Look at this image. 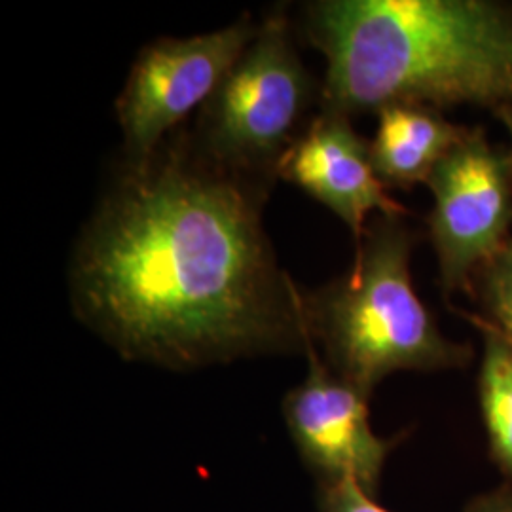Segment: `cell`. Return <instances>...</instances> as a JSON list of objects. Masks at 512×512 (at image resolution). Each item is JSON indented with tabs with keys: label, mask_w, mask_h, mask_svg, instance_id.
<instances>
[{
	"label": "cell",
	"mask_w": 512,
	"mask_h": 512,
	"mask_svg": "<svg viewBox=\"0 0 512 512\" xmlns=\"http://www.w3.org/2000/svg\"><path fill=\"white\" fill-rule=\"evenodd\" d=\"M266 190L184 133L126 160L76 245L74 313L124 359L177 370L304 348L296 283L262 224Z\"/></svg>",
	"instance_id": "obj_1"
},
{
	"label": "cell",
	"mask_w": 512,
	"mask_h": 512,
	"mask_svg": "<svg viewBox=\"0 0 512 512\" xmlns=\"http://www.w3.org/2000/svg\"><path fill=\"white\" fill-rule=\"evenodd\" d=\"M277 179L302 188L349 226L357 243L365 238L366 219L380 211L399 219L395 202L378 177L370 147L351 128L348 116L325 110L311 118L277 165Z\"/></svg>",
	"instance_id": "obj_8"
},
{
	"label": "cell",
	"mask_w": 512,
	"mask_h": 512,
	"mask_svg": "<svg viewBox=\"0 0 512 512\" xmlns=\"http://www.w3.org/2000/svg\"><path fill=\"white\" fill-rule=\"evenodd\" d=\"M256 33L251 14H243L215 33L148 44L116 101L126 160H147L192 110L203 109Z\"/></svg>",
	"instance_id": "obj_5"
},
{
	"label": "cell",
	"mask_w": 512,
	"mask_h": 512,
	"mask_svg": "<svg viewBox=\"0 0 512 512\" xmlns=\"http://www.w3.org/2000/svg\"><path fill=\"white\" fill-rule=\"evenodd\" d=\"M410 251L412 236L399 219L382 220L357 243L348 277L313 293L296 287L302 330L323 344L325 365L365 397L393 372L467 361L414 291Z\"/></svg>",
	"instance_id": "obj_3"
},
{
	"label": "cell",
	"mask_w": 512,
	"mask_h": 512,
	"mask_svg": "<svg viewBox=\"0 0 512 512\" xmlns=\"http://www.w3.org/2000/svg\"><path fill=\"white\" fill-rule=\"evenodd\" d=\"M317 505L321 512H391L349 478L317 484Z\"/></svg>",
	"instance_id": "obj_11"
},
{
	"label": "cell",
	"mask_w": 512,
	"mask_h": 512,
	"mask_svg": "<svg viewBox=\"0 0 512 512\" xmlns=\"http://www.w3.org/2000/svg\"><path fill=\"white\" fill-rule=\"evenodd\" d=\"M310 368L304 382L283 399V418L296 452L317 484L355 480L376 494L393 440L374 433L368 420V397L340 380L304 332Z\"/></svg>",
	"instance_id": "obj_7"
},
{
	"label": "cell",
	"mask_w": 512,
	"mask_h": 512,
	"mask_svg": "<svg viewBox=\"0 0 512 512\" xmlns=\"http://www.w3.org/2000/svg\"><path fill=\"white\" fill-rule=\"evenodd\" d=\"M465 135L429 107L391 105L378 110V131L370 145L372 164L385 186L427 183L440 160Z\"/></svg>",
	"instance_id": "obj_9"
},
{
	"label": "cell",
	"mask_w": 512,
	"mask_h": 512,
	"mask_svg": "<svg viewBox=\"0 0 512 512\" xmlns=\"http://www.w3.org/2000/svg\"><path fill=\"white\" fill-rule=\"evenodd\" d=\"M317 93L296 54L287 10L277 8L203 105L192 139L211 162L268 188L281 158L306 128Z\"/></svg>",
	"instance_id": "obj_4"
},
{
	"label": "cell",
	"mask_w": 512,
	"mask_h": 512,
	"mask_svg": "<svg viewBox=\"0 0 512 512\" xmlns=\"http://www.w3.org/2000/svg\"><path fill=\"white\" fill-rule=\"evenodd\" d=\"M490 298L501 334L512 346V247H505L492 260Z\"/></svg>",
	"instance_id": "obj_12"
},
{
	"label": "cell",
	"mask_w": 512,
	"mask_h": 512,
	"mask_svg": "<svg viewBox=\"0 0 512 512\" xmlns=\"http://www.w3.org/2000/svg\"><path fill=\"white\" fill-rule=\"evenodd\" d=\"M499 112V116H501V120H503V124H505V128L509 131V135H511V171H512V107H507V109L497 110Z\"/></svg>",
	"instance_id": "obj_14"
},
{
	"label": "cell",
	"mask_w": 512,
	"mask_h": 512,
	"mask_svg": "<svg viewBox=\"0 0 512 512\" xmlns=\"http://www.w3.org/2000/svg\"><path fill=\"white\" fill-rule=\"evenodd\" d=\"M480 404L495 459L512 476V346L499 330L486 338Z\"/></svg>",
	"instance_id": "obj_10"
},
{
	"label": "cell",
	"mask_w": 512,
	"mask_h": 512,
	"mask_svg": "<svg viewBox=\"0 0 512 512\" xmlns=\"http://www.w3.org/2000/svg\"><path fill=\"white\" fill-rule=\"evenodd\" d=\"M511 165L480 133L465 135L429 175L431 236L448 289L463 285L478 264L505 245L512 219Z\"/></svg>",
	"instance_id": "obj_6"
},
{
	"label": "cell",
	"mask_w": 512,
	"mask_h": 512,
	"mask_svg": "<svg viewBox=\"0 0 512 512\" xmlns=\"http://www.w3.org/2000/svg\"><path fill=\"white\" fill-rule=\"evenodd\" d=\"M469 512H512V492L503 490L492 495L476 499L469 507Z\"/></svg>",
	"instance_id": "obj_13"
},
{
	"label": "cell",
	"mask_w": 512,
	"mask_h": 512,
	"mask_svg": "<svg viewBox=\"0 0 512 512\" xmlns=\"http://www.w3.org/2000/svg\"><path fill=\"white\" fill-rule=\"evenodd\" d=\"M306 37L327 59L323 109L512 107V10L486 0H323Z\"/></svg>",
	"instance_id": "obj_2"
}]
</instances>
